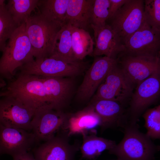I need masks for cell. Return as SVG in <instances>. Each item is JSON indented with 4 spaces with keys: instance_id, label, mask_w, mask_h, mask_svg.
I'll return each instance as SVG.
<instances>
[{
    "instance_id": "1",
    "label": "cell",
    "mask_w": 160,
    "mask_h": 160,
    "mask_svg": "<svg viewBox=\"0 0 160 160\" xmlns=\"http://www.w3.org/2000/svg\"><path fill=\"white\" fill-rule=\"evenodd\" d=\"M0 58V78L8 81L15 78V70L34 59L25 30V23L19 26L8 39Z\"/></svg>"
},
{
    "instance_id": "2",
    "label": "cell",
    "mask_w": 160,
    "mask_h": 160,
    "mask_svg": "<svg viewBox=\"0 0 160 160\" xmlns=\"http://www.w3.org/2000/svg\"><path fill=\"white\" fill-rule=\"evenodd\" d=\"M124 129L123 139L109 153L116 156L117 160H154L160 146L141 132L137 124L128 123Z\"/></svg>"
},
{
    "instance_id": "3",
    "label": "cell",
    "mask_w": 160,
    "mask_h": 160,
    "mask_svg": "<svg viewBox=\"0 0 160 160\" xmlns=\"http://www.w3.org/2000/svg\"><path fill=\"white\" fill-rule=\"evenodd\" d=\"M51 21L37 11L25 22V30L35 59L50 57L57 33L62 27Z\"/></svg>"
},
{
    "instance_id": "4",
    "label": "cell",
    "mask_w": 160,
    "mask_h": 160,
    "mask_svg": "<svg viewBox=\"0 0 160 160\" xmlns=\"http://www.w3.org/2000/svg\"><path fill=\"white\" fill-rule=\"evenodd\" d=\"M85 66L82 61L69 63L50 57L34 59L19 68L18 74L48 77L72 76L81 72Z\"/></svg>"
},
{
    "instance_id": "5",
    "label": "cell",
    "mask_w": 160,
    "mask_h": 160,
    "mask_svg": "<svg viewBox=\"0 0 160 160\" xmlns=\"http://www.w3.org/2000/svg\"><path fill=\"white\" fill-rule=\"evenodd\" d=\"M130 98L127 110L129 123L137 124L141 115L156 100L160 94V72L138 83Z\"/></svg>"
},
{
    "instance_id": "6",
    "label": "cell",
    "mask_w": 160,
    "mask_h": 160,
    "mask_svg": "<svg viewBox=\"0 0 160 160\" xmlns=\"http://www.w3.org/2000/svg\"><path fill=\"white\" fill-rule=\"evenodd\" d=\"M144 3L142 0H127L109 20L110 21L109 25L123 43L144 22Z\"/></svg>"
},
{
    "instance_id": "7",
    "label": "cell",
    "mask_w": 160,
    "mask_h": 160,
    "mask_svg": "<svg viewBox=\"0 0 160 160\" xmlns=\"http://www.w3.org/2000/svg\"><path fill=\"white\" fill-rule=\"evenodd\" d=\"M135 87L118 63L109 71L97 89L92 100L104 99L124 104L130 99Z\"/></svg>"
},
{
    "instance_id": "8",
    "label": "cell",
    "mask_w": 160,
    "mask_h": 160,
    "mask_svg": "<svg viewBox=\"0 0 160 160\" xmlns=\"http://www.w3.org/2000/svg\"><path fill=\"white\" fill-rule=\"evenodd\" d=\"M123 44L124 49L121 54L159 55L160 31L152 27L145 20L140 27L127 38Z\"/></svg>"
},
{
    "instance_id": "9",
    "label": "cell",
    "mask_w": 160,
    "mask_h": 160,
    "mask_svg": "<svg viewBox=\"0 0 160 160\" xmlns=\"http://www.w3.org/2000/svg\"><path fill=\"white\" fill-rule=\"evenodd\" d=\"M119 65L129 81L135 86L155 73L160 72L159 56H132L120 55Z\"/></svg>"
},
{
    "instance_id": "10",
    "label": "cell",
    "mask_w": 160,
    "mask_h": 160,
    "mask_svg": "<svg viewBox=\"0 0 160 160\" xmlns=\"http://www.w3.org/2000/svg\"><path fill=\"white\" fill-rule=\"evenodd\" d=\"M67 117L61 110L44 106L35 110L31 122V131L39 143L55 136L61 129Z\"/></svg>"
},
{
    "instance_id": "11",
    "label": "cell",
    "mask_w": 160,
    "mask_h": 160,
    "mask_svg": "<svg viewBox=\"0 0 160 160\" xmlns=\"http://www.w3.org/2000/svg\"><path fill=\"white\" fill-rule=\"evenodd\" d=\"M34 111L18 99L5 96L0 99V124L31 131Z\"/></svg>"
},
{
    "instance_id": "12",
    "label": "cell",
    "mask_w": 160,
    "mask_h": 160,
    "mask_svg": "<svg viewBox=\"0 0 160 160\" xmlns=\"http://www.w3.org/2000/svg\"><path fill=\"white\" fill-rule=\"evenodd\" d=\"M39 144L32 132L0 124V155L13 157L30 151Z\"/></svg>"
},
{
    "instance_id": "13",
    "label": "cell",
    "mask_w": 160,
    "mask_h": 160,
    "mask_svg": "<svg viewBox=\"0 0 160 160\" xmlns=\"http://www.w3.org/2000/svg\"><path fill=\"white\" fill-rule=\"evenodd\" d=\"M118 63V59L104 56L96 57L87 71L78 90L82 100L90 99L96 91L110 70Z\"/></svg>"
},
{
    "instance_id": "14",
    "label": "cell",
    "mask_w": 160,
    "mask_h": 160,
    "mask_svg": "<svg viewBox=\"0 0 160 160\" xmlns=\"http://www.w3.org/2000/svg\"><path fill=\"white\" fill-rule=\"evenodd\" d=\"M91 105L100 118L103 129L124 128L129 123L127 110L120 102L99 99L92 100Z\"/></svg>"
},
{
    "instance_id": "15",
    "label": "cell",
    "mask_w": 160,
    "mask_h": 160,
    "mask_svg": "<svg viewBox=\"0 0 160 160\" xmlns=\"http://www.w3.org/2000/svg\"><path fill=\"white\" fill-rule=\"evenodd\" d=\"M94 31L95 47L92 56L104 55L117 59L124 49L123 43L117 34L108 24L100 27L92 26Z\"/></svg>"
},
{
    "instance_id": "16",
    "label": "cell",
    "mask_w": 160,
    "mask_h": 160,
    "mask_svg": "<svg viewBox=\"0 0 160 160\" xmlns=\"http://www.w3.org/2000/svg\"><path fill=\"white\" fill-rule=\"evenodd\" d=\"M76 149L57 135L37 145L32 153L36 160H73Z\"/></svg>"
},
{
    "instance_id": "17",
    "label": "cell",
    "mask_w": 160,
    "mask_h": 160,
    "mask_svg": "<svg viewBox=\"0 0 160 160\" xmlns=\"http://www.w3.org/2000/svg\"><path fill=\"white\" fill-rule=\"evenodd\" d=\"M101 125L100 118L91 105L75 113L67 115L61 128H63L69 136L80 134L83 135L97 126L101 127Z\"/></svg>"
},
{
    "instance_id": "18",
    "label": "cell",
    "mask_w": 160,
    "mask_h": 160,
    "mask_svg": "<svg viewBox=\"0 0 160 160\" xmlns=\"http://www.w3.org/2000/svg\"><path fill=\"white\" fill-rule=\"evenodd\" d=\"M93 2V0H68L66 24L87 31L91 27Z\"/></svg>"
},
{
    "instance_id": "19",
    "label": "cell",
    "mask_w": 160,
    "mask_h": 160,
    "mask_svg": "<svg viewBox=\"0 0 160 160\" xmlns=\"http://www.w3.org/2000/svg\"><path fill=\"white\" fill-rule=\"evenodd\" d=\"M83 142L80 148L81 157L94 160L104 151H109L116 145L114 141L98 137L95 135H82Z\"/></svg>"
},
{
    "instance_id": "20",
    "label": "cell",
    "mask_w": 160,
    "mask_h": 160,
    "mask_svg": "<svg viewBox=\"0 0 160 160\" xmlns=\"http://www.w3.org/2000/svg\"><path fill=\"white\" fill-rule=\"evenodd\" d=\"M47 81L52 105L55 109L61 110L71 93L73 82L63 77H48Z\"/></svg>"
},
{
    "instance_id": "21",
    "label": "cell",
    "mask_w": 160,
    "mask_h": 160,
    "mask_svg": "<svg viewBox=\"0 0 160 160\" xmlns=\"http://www.w3.org/2000/svg\"><path fill=\"white\" fill-rule=\"evenodd\" d=\"M50 57L69 63L78 62L75 60L73 54L70 24L66 23L63 26L57 33Z\"/></svg>"
},
{
    "instance_id": "22",
    "label": "cell",
    "mask_w": 160,
    "mask_h": 160,
    "mask_svg": "<svg viewBox=\"0 0 160 160\" xmlns=\"http://www.w3.org/2000/svg\"><path fill=\"white\" fill-rule=\"evenodd\" d=\"M72 48L76 61H82L87 55L92 56L94 43L89 33L71 26Z\"/></svg>"
},
{
    "instance_id": "23",
    "label": "cell",
    "mask_w": 160,
    "mask_h": 160,
    "mask_svg": "<svg viewBox=\"0 0 160 160\" xmlns=\"http://www.w3.org/2000/svg\"><path fill=\"white\" fill-rule=\"evenodd\" d=\"M68 0H39L38 11L48 20L62 26L66 24Z\"/></svg>"
},
{
    "instance_id": "24",
    "label": "cell",
    "mask_w": 160,
    "mask_h": 160,
    "mask_svg": "<svg viewBox=\"0 0 160 160\" xmlns=\"http://www.w3.org/2000/svg\"><path fill=\"white\" fill-rule=\"evenodd\" d=\"M39 0H9L5 7L18 26L25 23L31 13L37 9Z\"/></svg>"
},
{
    "instance_id": "25",
    "label": "cell",
    "mask_w": 160,
    "mask_h": 160,
    "mask_svg": "<svg viewBox=\"0 0 160 160\" xmlns=\"http://www.w3.org/2000/svg\"><path fill=\"white\" fill-rule=\"evenodd\" d=\"M146 135L151 140L160 138V105L148 109L143 113Z\"/></svg>"
},
{
    "instance_id": "26",
    "label": "cell",
    "mask_w": 160,
    "mask_h": 160,
    "mask_svg": "<svg viewBox=\"0 0 160 160\" xmlns=\"http://www.w3.org/2000/svg\"><path fill=\"white\" fill-rule=\"evenodd\" d=\"M18 26L13 20L5 4L0 5V52L3 51L7 40Z\"/></svg>"
},
{
    "instance_id": "27",
    "label": "cell",
    "mask_w": 160,
    "mask_h": 160,
    "mask_svg": "<svg viewBox=\"0 0 160 160\" xmlns=\"http://www.w3.org/2000/svg\"><path fill=\"white\" fill-rule=\"evenodd\" d=\"M109 0H93L92 9V26L98 27L106 24L109 17Z\"/></svg>"
},
{
    "instance_id": "28",
    "label": "cell",
    "mask_w": 160,
    "mask_h": 160,
    "mask_svg": "<svg viewBox=\"0 0 160 160\" xmlns=\"http://www.w3.org/2000/svg\"><path fill=\"white\" fill-rule=\"evenodd\" d=\"M144 3L145 20L152 27L160 31V0H145Z\"/></svg>"
},
{
    "instance_id": "29",
    "label": "cell",
    "mask_w": 160,
    "mask_h": 160,
    "mask_svg": "<svg viewBox=\"0 0 160 160\" xmlns=\"http://www.w3.org/2000/svg\"><path fill=\"white\" fill-rule=\"evenodd\" d=\"M109 17L111 19L116 12L126 2L127 0H109Z\"/></svg>"
},
{
    "instance_id": "30",
    "label": "cell",
    "mask_w": 160,
    "mask_h": 160,
    "mask_svg": "<svg viewBox=\"0 0 160 160\" xmlns=\"http://www.w3.org/2000/svg\"><path fill=\"white\" fill-rule=\"evenodd\" d=\"M13 160H36L33 153L28 151L12 157Z\"/></svg>"
},
{
    "instance_id": "31",
    "label": "cell",
    "mask_w": 160,
    "mask_h": 160,
    "mask_svg": "<svg viewBox=\"0 0 160 160\" xmlns=\"http://www.w3.org/2000/svg\"><path fill=\"white\" fill-rule=\"evenodd\" d=\"M7 85V82L4 79L0 78V89L3 88Z\"/></svg>"
},
{
    "instance_id": "32",
    "label": "cell",
    "mask_w": 160,
    "mask_h": 160,
    "mask_svg": "<svg viewBox=\"0 0 160 160\" xmlns=\"http://www.w3.org/2000/svg\"><path fill=\"white\" fill-rule=\"evenodd\" d=\"M4 0H0V5H3L4 4Z\"/></svg>"
},
{
    "instance_id": "33",
    "label": "cell",
    "mask_w": 160,
    "mask_h": 160,
    "mask_svg": "<svg viewBox=\"0 0 160 160\" xmlns=\"http://www.w3.org/2000/svg\"></svg>"
}]
</instances>
